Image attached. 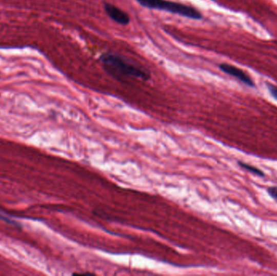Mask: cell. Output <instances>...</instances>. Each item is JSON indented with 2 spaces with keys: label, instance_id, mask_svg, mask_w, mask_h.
Here are the masks:
<instances>
[{
  "label": "cell",
  "instance_id": "cell-5",
  "mask_svg": "<svg viewBox=\"0 0 277 276\" xmlns=\"http://www.w3.org/2000/svg\"><path fill=\"white\" fill-rule=\"evenodd\" d=\"M239 166L241 168H243L245 170L248 171L250 173H253V174L257 175V176H264V173L263 171L260 170L258 168L254 167L252 165H248V164L244 163L243 161H239Z\"/></svg>",
  "mask_w": 277,
  "mask_h": 276
},
{
  "label": "cell",
  "instance_id": "cell-1",
  "mask_svg": "<svg viewBox=\"0 0 277 276\" xmlns=\"http://www.w3.org/2000/svg\"><path fill=\"white\" fill-rule=\"evenodd\" d=\"M100 60L106 72L116 79L136 78L148 81L150 77L148 71L118 54L106 53L101 56Z\"/></svg>",
  "mask_w": 277,
  "mask_h": 276
},
{
  "label": "cell",
  "instance_id": "cell-6",
  "mask_svg": "<svg viewBox=\"0 0 277 276\" xmlns=\"http://www.w3.org/2000/svg\"><path fill=\"white\" fill-rule=\"evenodd\" d=\"M268 88L271 96H273L277 100V87L273 85L268 84Z\"/></svg>",
  "mask_w": 277,
  "mask_h": 276
},
{
  "label": "cell",
  "instance_id": "cell-3",
  "mask_svg": "<svg viewBox=\"0 0 277 276\" xmlns=\"http://www.w3.org/2000/svg\"><path fill=\"white\" fill-rule=\"evenodd\" d=\"M220 69L223 72L231 76L237 78L239 81L244 83L245 85H248L250 87H254V84L252 79L250 78V75H247L243 70L239 69L234 66L229 65V64H223L220 65Z\"/></svg>",
  "mask_w": 277,
  "mask_h": 276
},
{
  "label": "cell",
  "instance_id": "cell-2",
  "mask_svg": "<svg viewBox=\"0 0 277 276\" xmlns=\"http://www.w3.org/2000/svg\"><path fill=\"white\" fill-rule=\"evenodd\" d=\"M141 6L150 9L162 10L193 19H202V14L193 7L169 0H137Z\"/></svg>",
  "mask_w": 277,
  "mask_h": 276
},
{
  "label": "cell",
  "instance_id": "cell-7",
  "mask_svg": "<svg viewBox=\"0 0 277 276\" xmlns=\"http://www.w3.org/2000/svg\"><path fill=\"white\" fill-rule=\"evenodd\" d=\"M268 194L277 201V186H271L268 189Z\"/></svg>",
  "mask_w": 277,
  "mask_h": 276
},
{
  "label": "cell",
  "instance_id": "cell-4",
  "mask_svg": "<svg viewBox=\"0 0 277 276\" xmlns=\"http://www.w3.org/2000/svg\"><path fill=\"white\" fill-rule=\"evenodd\" d=\"M104 9L110 19L120 25H128L130 23V16L127 12L111 4H105Z\"/></svg>",
  "mask_w": 277,
  "mask_h": 276
}]
</instances>
